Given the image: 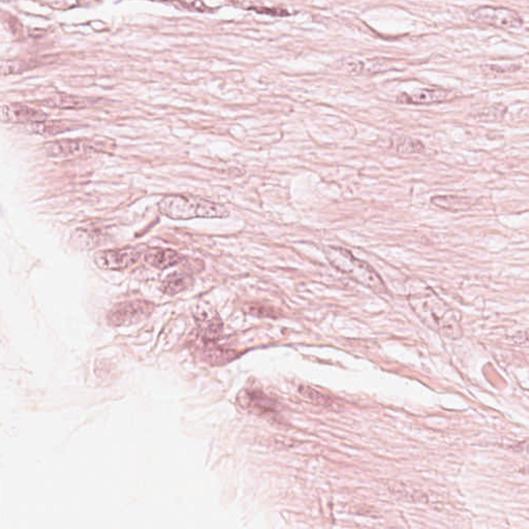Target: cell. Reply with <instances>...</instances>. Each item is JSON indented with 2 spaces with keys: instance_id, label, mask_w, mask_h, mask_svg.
Instances as JSON below:
<instances>
[{
  "instance_id": "cell-13",
  "label": "cell",
  "mask_w": 529,
  "mask_h": 529,
  "mask_svg": "<svg viewBox=\"0 0 529 529\" xmlns=\"http://www.w3.org/2000/svg\"><path fill=\"white\" fill-rule=\"evenodd\" d=\"M28 131L32 134L42 135V136H56L65 134L67 131L74 129V124L69 121H41L27 125Z\"/></svg>"
},
{
  "instance_id": "cell-5",
  "label": "cell",
  "mask_w": 529,
  "mask_h": 529,
  "mask_svg": "<svg viewBox=\"0 0 529 529\" xmlns=\"http://www.w3.org/2000/svg\"><path fill=\"white\" fill-rule=\"evenodd\" d=\"M469 19L502 30H513L523 25L522 18L506 8L480 7L469 14Z\"/></svg>"
},
{
  "instance_id": "cell-19",
  "label": "cell",
  "mask_w": 529,
  "mask_h": 529,
  "mask_svg": "<svg viewBox=\"0 0 529 529\" xmlns=\"http://www.w3.org/2000/svg\"><path fill=\"white\" fill-rule=\"evenodd\" d=\"M172 1L177 3L180 7L190 11L206 12L208 9L202 0H172Z\"/></svg>"
},
{
  "instance_id": "cell-2",
  "label": "cell",
  "mask_w": 529,
  "mask_h": 529,
  "mask_svg": "<svg viewBox=\"0 0 529 529\" xmlns=\"http://www.w3.org/2000/svg\"><path fill=\"white\" fill-rule=\"evenodd\" d=\"M326 254L333 267L350 276L359 284L367 286L376 294L387 292L383 280L373 267H371L368 262L354 258L350 250L331 246L328 248Z\"/></svg>"
},
{
  "instance_id": "cell-14",
  "label": "cell",
  "mask_w": 529,
  "mask_h": 529,
  "mask_svg": "<svg viewBox=\"0 0 529 529\" xmlns=\"http://www.w3.org/2000/svg\"><path fill=\"white\" fill-rule=\"evenodd\" d=\"M48 106L59 109H80L89 108L93 104V100L90 98H80V96L67 95V94H57L47 100Z\"/></svg>"
},
{
  "instance_id": "cell-3",
  "label": "cell",
  "mask_w": 529,
  "mask_h": 529,
  "mask_svg": "<svg viewBox=\"0 0 529 529\" xmlns=\"http://www.w3.org/2000/svg\"><path fill=\"white\" fill-rule=\"evenodd\" d=\"M414 311L431 327L436 326L444 335L456 337V332H460V326L455 317V313L432 292L416 295L411 298Z\"/></svg>"
},
{
  "instance_id": "cell-20",
  "label": "cell",
  "mask_w": 529,
  "mask_h": 529,
  "mask_svg": "<svg viewBox=\"0 0 529 529\" xmlns=\"http://www.w3.org/2000/svg\"><path fill=\"white\" fill-rule=\"evenodd\" d=\"M250 313H251L252 315H258V317H274L273 311H271V309L264 306H256V305H252V306H250Z\"/></svg>"
},
{
  "instance_id": "cell-16",
  "label": "cell",
  "mask_w": 529,
  "mask_h": 529,
  "mask_svg": "<svg viewBox=\"0 0 529 529\" xmlns=\"http://www.w3.org/2000/svg\"><path fill=\"white\" fill-rule=\"evenodd\" d=\"M248 398V407H251L252 411L258 412V413H269L272 411V403L267 396L262 394H248L246 396Z\"/></svg>"
},
{
  "instance_id": "cell-7",
  "label": "cell",
  "mask_w": 529,
  "mask_h": 529,
  "mask_svg": "<svg viewBox=\"0 0 529 529\" xmlns=\"http://www.w3.org/2000/svg\"><path fill=\"white\" fill-rule=\"evenodd\" d=\"M94 148V144L83 139H60L51 141L44 146L45 153L53 159H69L85 155Z\"/></svg>"
},
{
  "instance_id": "cell-12",
  "label": "cell",
  "mask_w": 529,
  "mask_h": 529,
  "mask_svg": "<svg viewBox=\"0 0 529 529\" xmlns=\"http://www.w3.org/2000/svg\"><path fill=\"white\" fill-rule=\"evenodd\" d=\"M194 280L186 272H175L170 274L161 282V292L168 296H175L180 293L190 290L194 286Z\"/></svg>"
},
{
  "instance_id": "cell-9",
  "label": "cell",
  "mask_w": 529,
  "mask_h": 529,
  "mask_svg": "<svg viewBox=\"0 0 529 529\" xmlns=\"http://www.w3.org/2000/svg\"><path fill=\"white\" fill-rule=\"evenodd\" d=\"M453 94L444 89H420L412 93H403L397 98L401 104H429L446 102Z\"/></svg>"
},
{
  "instance_id": "cell-15",
  "label": "cell",
  "mask_w": 529,
  "mask_h": 529,
  "mask_svg": "<svg viewBox=\"0 0 529 529\" xmlns=\"http://www.w3.org/2000/svg\"><path fill=\"white\" fill-rule=\"evenodd\" d=\"M434 205L446 210L460 211L466 210L471 206V199L461 198V196H436L432 199Z\"/></svg>"
},
{
  "instance_id": "cell-18",
  "label": "cell",
  "mask_w": 529,
  "mask_h": 529,
  "mask_svg": "<svg viewBox=\"0 0 529 529\" xmlns=\"http://www.w3.org/2000/svg\"><path fill=\"white\" fill-rule=\"evenodd\" d=\"M299 392H300L301 395H302L305 399L311 401V403H315V405H324L327 403L328 399L326 398L325 396H324L323 394L319 393L317 390L313 389V387H307V385H302V387H300V389H299Z\"/></svg>"
},
{
  "instance_id": "cell-4",
  "label": "cell",
  "mask_w": 529,
  "mask_h": 529,
  "mask_svg": "<svg viewBox=\"0 0 529 529\" xmlns=\"http://www.w3.org/2000/svg\"><path fill=\"white\" fill-rule=\"evenodd\" d=\"M153 311L155 304L149 301H129L116 305L114 308L111 309L108 315V322L114 327L134 325L150 317Z\"/></svg>"
},
{
  "instance_id": "cell-17",
  "label": "cell",
  "mask_w": 529,
  "mask_h": 529,
  "mask_svg": "<svg viewBox=\"0 0 529 529\" xmlns=\"http://www.w3.org/2000/svg\"><path fill=\"white\" fill-rule=\"evenodd\" d=\"M32 67V63H26L23 60H10L0 63V74L3 75H12V74H19L28 69V67Z\"/></svg>"
},
{
  "instance_id": "cell-6",
  "label": "cell",
  "mask_w": 529,
  "mask_h": 529,
  "mask_svg": "<svg viewBox=\"0 0 529 529\" xmlns=\"http://www.w3.org/2000/svg\"><path fill=\"white\" fill-rule=\"evenodd\" d=\"M142 251L136 247L116 248L96 252L94 262L102 270H125L139 262Z\"/></svg>"
},
{
  "instance_id": "cell-1",
  "label": "cell",
  "mask_w": 529,
  "mask_h": 529,
  "mask_svg": "<svg viewBox=\"0 0 529 529\" xmlns=\"http://www.w3.org/2000/svg\"><path fill=\"white\" fill-rule=\"evenodd\" d=\"M161 214L171 219L225 218L229 215L223 205L201 196L190 194H169L159 203Z\"/></svg>"
},
{
  "instance_id": "cell-8",
  "label": "cell",
  "mask_w": 529,
  "mask_h": 529,
  "mask_svg": "<svg viewBox=\"0 0 529 529\" xmlns=\"http://www.w3.org/2000/svg\"><path fill=\"white\" fill-rule=\"evenodd\" d=\"M0 120L17 124H32L47 120V115L24 104H9L0 106Z\"/></svg>"
},
{
  "instance_id": "cell-10",
  "label": "cell",
  "mask_w": 529,
  "mask_h": 529,
  "mask_svg": "<svg viewBox=\"0 0 529 529\" xmlns=\"http://www.w3.org/2000/svg\"><path fill=\"white\" fill-rule=\"evenodd\" d=\"M184 256L179 252L168 248H149L145 252V260L157 269H168L183 262Z\"/></svg>"
},
{
  "instance_id": "cell-11",
  "label": "cell",
  "mask_w": 529,
  "mask_h": 529,
  "mask_svg": "<svg viewBox=\"0 0 529 529\" xmlns=\"http://www.w3.org/2000/svg\"><path fill=\"white\" fill-rule=\"evenodd\" d=\"M196 319L198 321L199 327H200L201 333L207 337H214L218 335L221 331V317L212 309H206L205 305L199 306L196 311Z\"/></svg>"
}]
</instances>
